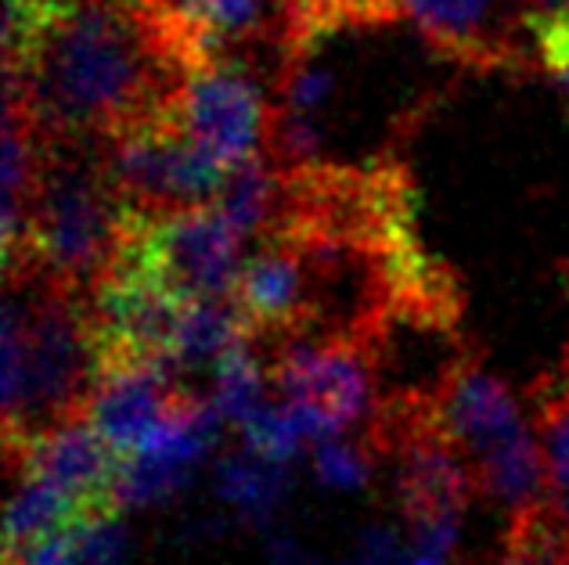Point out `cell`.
<instances>
[{
    "label": "cell",
    "instance_id": "obj_5",
    "mask_svg": "<svg viewBox=\"0 0 569 565\" xmlns=\"http://www.w3.org/2000/svg\"><path fill=\"white\" fill-rule=\"evenodd\" d=\"M365 447L393 461L397 501L408 523L432 541H447L458 529L476 497L466 461L447 440L429 393H393L382 400L365 428Z\"/></svg>",
    "mask_w": 569,
    "mask_h": 565
},
{
    "label": "cell",
    "instance_id": "obj_10",
    "mask_svg": "<svg viewBox=\"0 0 569 565\" xmlns=\"http://www.w3.org/2000/svg\"><path fill=\"white\" fill-rule=\"evenodd\" d=\"M451 62L472 72H533L537 51L530 33V0H393Z\"/></svg>",
    "mask_w": 569,
    "mask_h": 565
},
{
    "label": "cell",
    "instance_id": "obj_11",
    "mask_svg": "<svg viewBox=\"0 0 569 565\" xmlns=\"http://www.w3.org/2000/svg\"><path fill=\"white\" fill-rule=\"evenodd\" d=\"M14 468L33 472L54 490H62L94 526L116 523L119 504H123L130 486L127 461L98 433L91 414L51 428L19 451H4V472Z\"/></svg>",
    "mask_w": 569,
    "mask_h": 565
},
{
    "label": "cell",
    "instance_id": "obj_1",
    "mask_svg": "<svg viewBox=\"0 0 569 565\" xmlns=\"http://www.w3.org/2000/svg\"><path fill=\"white\" fill-rule=\"evenodd\" d=\"M206 62L181 0H51L4 43V105L40 138L104 144L181 123L188 77Z\"/></svg>",
    "mask_w": 569,
    "mask_h": 565
},
{
    "label": "cell",
    "instance_id": "obj_7",
    "mask_svg": "<svg viewBox=\"0 0 569 565\" xmlns=\"http://www.w3.org/2000/svg\"><path fill=\"white\" fill-rule=\"evenodd\" d=\"M242 245L246 238L220 205H199L167 216L130 213L127 249L116 271L148 281L177 303L223 300L234 292L242 274Z\"/></svg>",
    "mask_w": 569,
    "mask_h": 565
},
{
    "label": "cell",
    "instance_id": "obj_6",
    "mask_svg": "<svg viewBox=\"0 0 569 565\" xmlns=\"http://www.w3.org/2000/svg\"><path fill=\"white\" fill-rule=\"evenodd\" d=\"M252 350L267 367L271 390L299 422L313 428H368L382 407L386 390L376 342L353 335H292Z\"/></svg>",
    "mask_w": 569,
    "mask_h": 565
},
{
    "label": "cell",
    "instance_id": "obj_8",
    "mask_svg": "<svg viewBox=\"0 0 569 565\" xmlns=\"http://www.w3.org/2000/svg\"><path fill=\"white\" fill-rule=\"evenodd\" d=\"M101 162L130 213L167 216L217 205L228 173L194 148L181 123L123 133L101 144Z\"/></svg>",
    "mask_w": 569,
    "mask_h": 565
},
{
    "label": "cell",
    "instance_id": "obj_13",
    "mask_svg": "<svg viewBox=\"0 0 569 565\" xmlns=\"http://www.w3.org/2000/svg\"><path fill=\"white\" fill-rule=\"evenodd\" d=\"M181 8L213 58L234 54L260 40L274 48L281 0H181Z\"/></svg>",
    "mask_w": 569,
    "mask_h": 565
},
{
    "label": "cell",
    "instance_id": "obj_9",
    "mask_svg": "<svg viewBox=\"0 0 569 565\" xmlns=\"http://www.w3.org/2000/svg\"><path fill=\"white\" fill-rule=\"evenodd\" d=\"M274 109L257 72L242 54H220L188 77L181 101V130L199 152L231 173L267 152Z\"/></svg>",
    "mask_w": 569,
    "mask_h": 565
},
{
    "label": "cell",
    "instance_id": "obj_16",
    "mask_svg": "<svg viewBox=\"0 0 569 565\" xmlns=\"http://www.w3.org/2000/svg\"><path fill=\"white\" fill-rule=\"evenodd\" d=\"M530 14H569V0H530Z\"/></svg>",
    "mask_w": 569,
    "mask_h": 565
},
{
    "label": "cell",
    "instance_id": "obj_2",
    "mask_svg": "<svg viewBox=\"0 0 569 565\" xmlns=\"http://www.w3.org/2000/svg\"><path fill=\"white\" fill-rule=\"evenodd\" d=\"M101 379L91 295L40 263L4 266V451L87 418Z\"/></svg>",
    "mask_w": 569,
    "mask_h": 565
},
{
    "label": "cell",
    "instance_id": "obj_15",
    "mask_svg": "<svg viewBox=\"0 0 569 565\" xmlns=\"http://www.w3.org/2000/svg\"><path fill=\"white\" fill-rule=\"evenodd\" d=\"M537 69L569 94V14H530Z\"/></svg>",
    "mask_w": 569,
    "mask_h": 565
},
{
    "label": "cell",
    "instance_id": "obj_4",
    "mask_svg": "<svg viewBox=\"0 0 569 565\" xmlns=\"http://www.w3.org/2000/svg\"><path fill=\"white\" fill-rule=\"evenodd\" d=\"M447 440L466 461L476 497L516 515L545 508V475L533 418L522 400L487 367L476 346H461L429 390Z\"/></svg>",
    "mask_w": 569,
    "mask_h": 565
},
{
    "label": "cell",
    "instance_id": "obj_14",
    "mask_svg": "<svg viewBox=\"0 0 569 565\" xmlns=\"http://www.w3.org/2000/svg\"><path fill=\"white\" fill-rule=\"evenodd\" d=\"M493 565H569V541L556 529L545 508L505 523V537Z\"/></svg>",
    "mask_w": 569,
    "mask_h": 565
},
{
    "label": "cell",
    "instance_id": "obj_3",
    "mask_svg": "<svg viewBox=\"0 0 569 565\" xmlns=\"http://www.w3.org/2000/svg\"><path fill=\"white\" fill-rule=\"evenodd\" d=\"M40 141L37 184L22 228L4 238V266L40 263L94 300L123 260L130 210L104 173L101 144Z\"/></svg>",
    "mask_w": 569,
    "mask_h": 565
},
{
    "label": "cell",
    "instance_id": "obj_12",
    "mask_svg": "<svg viewBox=\"0 0 569 565\" xmlns=\"http://www.w3.org/2000/svg\"><path fill=\"white\" fill-rule=\"evenodd\" d=\"M530 418L545 475V512L569 541V342L559 364L530 385Z\"/></svg>",
    "mask_w": 569,
    "mask_h": 565
}]
</instances>
